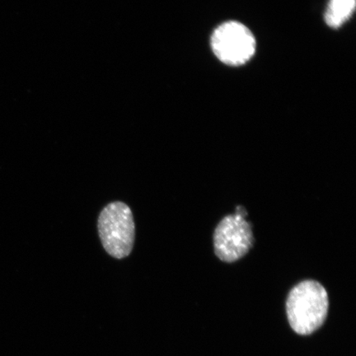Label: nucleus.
Here are the masks:
<instances>
[{
  "instance_id": "20e7f679",
  "label": "nucleus",
  "mask_w": 356,
  "mask_h": 356,
  "mask_svg": "<svg viewBox=\"0 0 356 356\" xmlns=\"http://www.w3.org/2000/svg\"><path fill=\"white\" fill-rule=\"evenodd\" d=\"M252 243L251 225L237 213L225 217L213 234L216 254L225 262H234L246 255Z\"/></svg>"
},
{
  "instance_id": "7ed1b4c3",
  "label": "nucleus",
  "mask_w": 356,
  "mask_h": 356,
  "mask_svg": "<svg viewBox=\"0 0 356 356\" xmlns=\"http://www.w3.org/2000/svg\"><path fill=\"white\" fill-rule=\"evenodd\" d=\"M211 47L218 59L228 65H242L256 51L251 31L238 22H227L218 26L211 37Z\"/></svg>"
},
{
  "instance_id": "39448f33",
  "label": "nucleus",
  "mask_w": 356,
  "mask_h": 356,
  "mask_svg": "<svg viewBox=\"0 0 356 356\" xmlns=\"http://www.w3.org/2000/svg\"><path fill=\"white\" fill-rule=\"evenodd\" d=\"M356 0H330L325 12V22L333 29L340 28L355 10Z\"/></svg>"
},
{
  "instance_id": "f257e3e1",
  "label": "nucleus",
  "mask_w": 356,
  "mask_h": 356,
  "mask_svg": "<svg viewBox=\"0 0 356 356\" xmlns=\"http://www.w3.org/2000/svg\"><path fill=\"white\" fill-rule=\"evenodd\" d=\"M328 295L316 280H305L289 293L286 312L293 330L300 335H309L322 326L327 316Z\"/></svg>"
},
{
  "instance_id": "f03ea898",
  "label": "nucleus",
  "mask_w": 356,
  "mask_h": 356,
  "mask_svg": "<svg viewBox=\"0 0 356 356\" xmlns=\"http://www.w3.org/2000/svg\"><path fill=\"white\" fill-rule=\"evenodd\" d=\"M99 234L106 252L117 259L131 254L135 241V222L127 204L115 202L102 211L99 218Z\"/></svg>"
}]
</instances>
